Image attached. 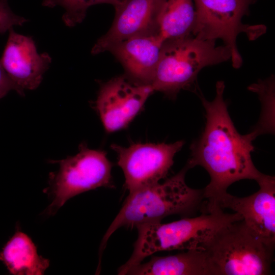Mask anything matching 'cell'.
<instances>
[{"label":"cell","instance_id":"obj_11","mask_svg":"<svg viewBox=\"0 0 275 275\" xmlns=\"http://www.w3.org/2000/svg\"><path fill=\"white\" fill-rule=\"evenodd\" d=\"M257 182L260 187L257 192L240 198L227 193L217 206L239 214L251 229L275 245V178L263 174Z\"/></svg>","mask_w":275,"mask_h":275},{"label":"cell","instance_id":"obj_4","mask_svg":"<svg viewBox=\"0 0 275 275\" xmlns=\"http://www.w3.org/2000/svg\"><path fill=\"white\" fill-rule=\"evenodd\" d=\"M216 41L195 36L164 42L150 86L153 91L175 98L181 90H196L198 73L204 67L231 60L230 48Z\"/></svg>","mask_w":275,"mask_h":275},{"label":"cell","instance_id":"obj_18","mask_svg":"<svg viewBox=\"0 0 275 275\" xmlns=\"http://www.w3.org/2000/svg\"><path fill=\"white\" fill-rule=\"evenodd\" d=\"M28 21L13 12L9 6V0H0V34L9 31L14 26H22Z\"/></svg>","mask_w":275,"mask_h":275},{"label":"cell","instance_id":"obj_14","mask_svg":"<svg viewBox=\"0 0 275 275\" xmlns=\"http://www.w3.org/2000/svg\"><path fill=\"white\" fill-rule=\"evenodd\" d=\"M129 275H214L206 251L186 250L174 255L154 256L128 270Z\"/></svg>","mask_w":275,"mask_h":275},{"label":"cell","instance_id":"obj_16","mask_svg":"<svg viewBox=\"0 0 275 275\" xmlns=\"http://www.w3.org/2000/svg\"><path fill=\"white\" fill-rule=\"evenodd\" d=\"M196 22L193 0H162L157 23L164 42L194 36Z\"/></svg>","mask_w":275,"mask_h":275},{"label":"cell","instance_id":"obj_19","mask_svg":"<svg viewBox=\"0 0 275 275\" xmlns=\"http://www.w3.org/2000/svg\"><path fill=\"white\" fill-rule=\"evenodd\" d=\"M15 90L14 85L0 64V99L10 91Z\"/></svg>","mask_w":275,"mask_h":275},{"label":"cell","instance_id":"obj_9","mask_svg":"<svg viewBox=\"0 0 275 275\" xmlns=\"http://www.w3.org/2000/svg\"><path fill=\"white\" fill-rule=\"evenodd\" d=\"M153 92L150 85L127 74L101 84L95 108L105 130L113 132L128 126Z\"/></svg>","mask_w":275,"mask_h":275},{"label":"cell","instance_id":"obj_7","mask_svg":"<svg viewBox=\"0 0 275 275\" xmlns=\"http://www.w3.org/2000/svg\"><path fill=\"white\" fill-rule=\"evenodd\" d=\"M257 1L193 0L196 12L194 36L203 40H222L231 50L233 67H240L242 59L236 44L238 35L245 33L255 39L264 30L262 26L245 25L242 21L250 7Z\"/></svg>","mask_w":275,"mask_h":275},{"label":"cell","instance_id":"obj_10","mask_svg":"<svg viewBox=\"0 0 275 275\" xmlns=\"http://www.w3.org/2000/svg\"><path fill=\"white\" fill-rule=\"evenodd\" d=\"M8 32L0 64L15 91L23 96L24 90H35L39 86L52 59L47 52H38L32 37L18 34L13 28Z\"/></svg>","mask_w":275,"mask_h":275},{"label":"cell","instance_id":"obj_3","mask_svg":"<svg viewBox=\"0 0 275 275\" xmlns=\"http://www.w3.org/2000/svg\"><path fill=\"white\" fill-rule=\"evenodd\" d=\"M242 217L237 212L226 213L219 207L205 210L199 216L185 217L163 224L161 222L138 226V238L128 260L118 269L126 274L131 267L160 251L203 250L205 244L223 227Z\"/></svg>","mask_w":275,"mask_h":275},{"label":"cell","instance_id":"obj_15","mask_svg":"<svg viewBox=\"0 0 275 275\" xmlns=\"http://www.w3.org/2000/svg\"><path fill=\"white\" fill-rule=\"evenodd\" d=\"M0 260L14 275H42L49 260L39 255L32 239L17 229L0 252Z\"/></svg>","mask_w":275,"mask_h":275},{"label":"cell","instance_id":"obj_1","mask_svg":"<svg viewBox=\"0 0 275 275\" xmlns=\"http://www.w3.org/2000/svg\"><path fill=\"white\" fill-rule=\"evenodd\" d=\"M224 82L218 81L213 100L199 95L206 122L200 137L190 146V157L186 163L189 169L203 167L210 176L209 183L203 189L208 208L217 206L232 184L243 179L257 181L263 175L251 156L256 136L253 132L242 135L237 131L224 99Z\"/></svg>","mask_w":275,"mask_h":275},{"label":"cell","instance_id":"obj_2","mask_svg":"<svg viewBox=\"0 0 275 275\" xmlns=\"http://www.w3.org/2000/svg\"><path fill=\"white\" fill-rule=\"evenodd\" d=\"M189 169L186 164L163 183L128 194L102 239L100 259L108 239L120 227L132 229L144 224L159 222L170 215L191 214L200 207L204 199L203 189H194L186 184L185 177Z\"/></svg>","mask_w":275,"mask_h":275},{"label":"cell","instance_id":"obj_8","mask_svg":"<svg viewBox=\"0 0 275 275\" xmlns=\"http://www.w3.org/2000/svg\"><path fill=\"white\" fill-rule=\"evenodd\" d=\"M184 141L173 143L135 144L128 147L113 144L117 154L118 164L125 178L124 186L129 194L159 182L167 175L175 154Z\"/></svg>","mask_w":275,"mask_h":275},{"label":"cell","instance_id":"obj_13","mask_svg":"<svg viewBox=\"0 0 275 275\" xmlns=\"http://www.w3.org/2000/svg\"><path fill=\"white\" fill-rule=\"evenodd\" d=\"M164 42L157 33L142 34L122 41L108 51L122 64L127 75L150 85Z\"/></svg>","mask_w":275,"mask_h":275},{"label":"cell","instance_id":"obj_6","mask_svg":"<svg viewBox=\"0 0 275 275\" xmlns=\"http://www.w3.org/2000/svg\"><path fill=\"white\" fill-rule=\"evenodd\" d=\"M53 162L59 164V169L49 174V186L43 190L52 200L45 210L48 215L55 214L68 200L82 193L115 187L112 164L103 151L81 144L75 155Z\"/></svg>","mask_w":275,"mask_h":275},{"label":"cell","instance_id":"obj_17","mask_svg":"<svg viewBox=\"0 0 275 275\" xmlns=\"http://www.w3.org/2000/svg\"><path fill=\"white\" fill-rule=\"evenodd\" d=\"M126 0H43V6L62 7L65 12L62 16L64 23L68 27H73L85 19L89 7L95 5L107 4L115 9L122 5Z\"/></svg>","mask_w":275,"mask_h":275},{"label":"cell","instance_id":"obj_12","mask_svg":"<svg viewBox=\"0 0 275 275\" xmlns=\"http://www.w3.org/2000/svg\"><path fill=\"white\" fill-rule=\"evenodd\" d=\"M162 0H126L116 9V16L108 32L98 39L91 50L98 54L131 37L158 33L157 17Z\"/></svg>","mask_w":275,"mask_h":275},{"label":"cell","instance_id":"obj_5","mask_svg":"<svg viewBox=\"0 0 275 275\" xmlns=\"http://www.w3.org/2000/svg\"><path fill=\"white\" fill-rule=\"evenodd\" d=\"M274 250L242 219L223 227L203 248L214 275L269 274Z\"/></svg>","mask_w":275,"mask_h":275}]
</instances>
